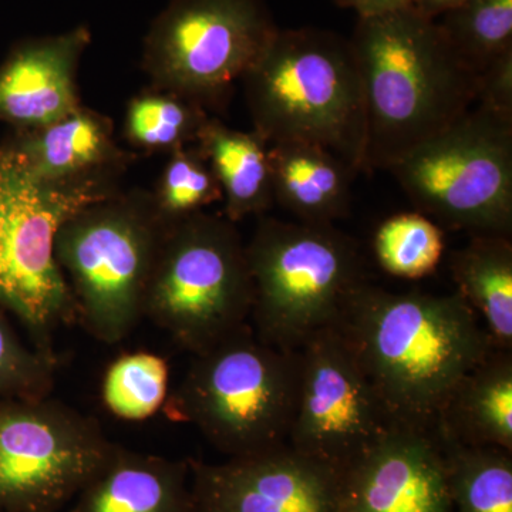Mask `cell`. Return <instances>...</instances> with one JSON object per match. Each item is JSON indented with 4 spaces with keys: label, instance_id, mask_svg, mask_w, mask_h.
Instances as JSON below:
<instances>
[{
    "label": "cell",
    "instance_id": "cell-1",
    "mask_svg": "<svg viewBox=\"0 0 512 512\" xmlns=\"http://www.w3.org/2000/svg\"><path fill=\"white\" fill-rule=\"evenodd\" d=\"M333 328L393 423L413 429L433 431L457 383L495 349L457 292L396 293L362 282Z\"/></svg>",
    "mask_w": 512,
    "mask_h": 512
},
{
    "label": "cell",
    "instance_id": "cell-2",
    "mask_svg": "<svg viewBox=\"0 0 512 512\" xmlns=\"http://www.w3.org/2000/svg\"><path fill=\"white\" fill-rule=\"evenodd\" d=\"M349 42L365 97L363 171L389 170L476 106V74L419 10L359 18Z\"/></svg>",
    "mask_w": 512,
    "mask_h": 512
},
{
    "label": "cell",
    "instance_id": "cell-3",
    "mask_svg": "<svg viewBox=\"0 0 512 512\" xmlns=\"http://www.w3.org/2000/svg\"><path fill=\"white\" fill-rule=\"evenodd\" d=\"M241 83L254 131L268 144H315L365 170V97L349 40L278 29Z\"/></svg>",
    "mask_w": 512,
    "mask_h": 512
},
{
    "label": "cell",
    "instance_id": "cell-4",
    "mask_svg": "<svg viewBox=\"0 0 512 512\" xmlns=\"http://www.w3.org/2000/svg\"><path fill=\"white\" fill-rule=\"evenodd\" d=\"M151 192L117 191L57 229L55 258L76 319L100 342L126 339L144 318L151 272L167 232Z\"/></svg>",
    "mask_w": 512,
    "mask_h": 512
},
{
    "label": "cell",
    "instance_id": "cell-5",
    "mask_svg": "<svg viewBox=\"0 0 512 512\" xmlns=\"http://www.w3.org/2000/svg\"><path fill=\"white\" fill-rule=\"evenodd\" d=\"M299 376V350L268 345L248 323L194 356L165 410L229 458L251 456L288 444Z\"/></svg>",
    "mask_w": 512,
    "mask_h": 512
},
{
    "label": "cell",
    "instance_id": "cell-6",
    "mask_svg": "<svg viewBox=\"0 0 512 512\" xmlns=\"http://www.w3.org/2000/svg\"><path fill=\"white\" fill-rule=\"evenodd\" d=\"M254 285V332L268 345L299 350L335 325L350 293L365 282L352 238L335 225L259 217L247 244Z\"/></svg>",
    "mask_w": 512,
    "mask_h": 512
},
{
    "label": "cell",
    "instance_id": "cell-7",
    "mask_svg": "<svg viewBox=\"0 0 512 512\" xmlns=\"http://www.w3.org/2000/svg\"><path fill=\"white\" fill-rule=\"evenodd\" d=\"M252 303L247 244L234 222L202 211L167 229L144 318L195 356L247 326Z\"/></svg>",
    "mask_w": 512,
    "mask_h": 512
},
{
    "label": "cell",
    "instance_id": "cell-8",
    "mask_svg": "<svg viewBox=\"0 0 512 512\" xmlns=\"http://www.w3.org/2000/svg\"><path fill=\"white\" fill-rule=\"evenodd\" d=\"M387 171L430 220L511 237L512 119L476 104Z\"/></svg>",
    "mask_w": 512,
    "mask_h": 512
},
{
    "label": "cell",
    "instance_id": "cell-9",
    "mask_svg": "<svg viewBox=\"0 0 512 512\" xmlns=\"http://www.w3.org/2000/svg\"><path fill=\"white\" fill-rule=\"evenodd\" d=\"M104 185H49L0 146V306L42 339L76 319L55 258L57 229L73 212L116 194Z\"/></svg>",
    "mask_w": 512,
    "mask_h": 512
},
{
    "label": "cell",
    "instance_id": "cell-10",
    "mask_svg": "<svg viewBox=\"0 0 512 512\" xmlns=\"http://www.w3.org/2000/svg\"><path fill=\"white\" fill-rule=\"evenodd\" d=\"M278 26L264 0H171L144 40L151 87L217 109Z\"/></svg>",
    "mask_w": 512,
    "mask_h": 512
},
{
    "label": "cell",
    "instance_id": "cell-11",
    "mask_svg": "<svg viewBox=\"0 0 512 512\" xmlns=\"http://www.w3.org/2000/svg\"><path fill=\"white\" fill-rule=\"evenodd\" d=\"M111 443L96 420L49 399L0 400V512H57Z\"/></svg>",
    "mask_w": 512,
    "mask_h": 512
},
{
    "label": "cell",
    "instance_id": "cell-12",
    "mask_svg": "<svg viewBox=\"0 0 512 512\" xmlns=\"http://www.w3.org/2000/svg\"><path fill=\"white\" fill-rule=\"evenodd\" d=\"M299 360L288 446L343 474L394 423L333 326L315 333L299 349Z\"/></svg>",
    "mask_w": 512,
    "mask_h": 512
},
{
    "label": "cell",
    "instance_id": "cell-13",
    "mask_svg": "<svg viewBox=\"0 0 512 512\" xmlns=\"http://www.w3.org/2000/svg\"><path fill=\"white\" fill-rule=\"evenodd\" d=\"M194 512H339L343 474L292 447L190 461Z\"/></svg>",
    "mask_w": 512,
    "mask_h": 512
},
{
    "label": "cell",
    "instance_id": "cell-14",
    "mask_svg": "<svg viewBox=\"0 0 512 512\" xmlns=\"http://www.w3.org/2000/svg\"><path fill=\"white\" fill-rule=\"evenodd\" d=\"M339 512H456L433 431L394 424L343 473Z\"/></svg>",
    "mask_w": 512,
    "mask_h": 512
},
{
    "label": "cell",
    "instance_id": "cell-15",
    "mask_svg": "<svg viewBox=\"0 0 512 512\" xmlns=\"http://www.w3.org/2000/svg\"><path fill=\"white\" fill-rule=\"evenodd\" d=\"M92 33L84 25L25 40L0 66V123L36 130L82 106L77 69Z\"/></svg>",
    "mask_w": 512,
    "mask_h": 512
},
{
    "label": "cell",
    "instance_id": "cell-16",
    "mask_svg": "<svg viewBox=\"0 0 512 512\" xmlns=\"http://www.w3.org/2000/svg\"><path fill=\"white\" fill-rule=\"evenodd\" d=\"M3 147L37 181L119 188L131 157L114 138L109 117L82 106L49 126L15 131Z\"/></svg>",
    "mask_w": 512,
    "mask_h": 512
},
{
    "label": "cell",
    "instance_id": "cell-17",
    "mask_svg": "<svg viewBox=\"0 0 512 512\" xmlns=\"http://www.w3.org/2000/svg\"><path fill=\"white\" fill-rule=\"evenodd\" d=\"M72 512H194L190 461L137 453L113 444Z\"/></svg>",
    "mask_w": 512,
    "mask_h": 512
},
{
    "label": "cell",
    "instance_id": "cell-18",
    "mask_svg": "<svg viewBox=\"0 0 512 512\" xmlns=\"http://www.w3.org/2000/svg\"><path fill=\"white\" fill-rule=\"evenodd\" d=\"M439 443L497 447L512 453V355L494 349L471 369L441 407Z\"/></svg>",
    "mask_w": 512,
    "mask_h": 512
},
{
    "label": "cell",
    "instance_id": "cell-19",
    "mask_svg": "<svg viewBox=\"0 0 512 512\" xmlns=\"http://www.w3.org/2000/svg\"><path fill=\"white\" fill-rule=\"evenodd\" d=\"M274 200L305 224L335 225L348 217L356 171L315 144H269Z\"/></svg>",
    "mask_w": 512,
    "mask_h": 512
},
{
    "label": "cell",
    "instance_id": "cell-20",
    "mask_svg": "<svg viewBox=\"0 0 512 512\" xmlns=\"http://www.w3.org/2000/svg\"><path fill=\"white\" fill-rule=\"evenodd\" d=\"M195 146L220 184L229 221L261 217L274 205L269 144L256 131L235 130L210 117Z\"/></svg>",
    "mask_w": 512,
    "mask_h": 512
},
{
    "label": "cell",
    "instance_id": "cell-21",
    "mask_svg": "<svg viewBox=\"0 0 512 512\" xmlns=\"http://www.w3.org/2000/svg\"><path fill=\"white\" fill-rule=\"evenodd\" d=\"M456 292L483 323L495 349L512 348V242L474 234L451 258Z\"/></svg>",
    "mask_w": 512,
    "mask_h": 512
},
{
    "label": "cell",
    "instance_id": "cell-22",
    "mask_svg": "<svg viewBox=\"0 0 512 512\" xmlns=\"http://www.w3.org/2000/svg\"><path fill=\"white\" fill-rule=\"evenodd\" d=\"M210 116L194 101L150 87L127 104L124 138L134 150L171 154L197 143Z\"/></svg>",
    "mask_w": 512,
    "mask_h": 512
},
{
    "label": "cell",
    "instance_id": "cell-23",
    "mask_svg": "<svg viewBox=\"0 0 512 512\" xmlns=\"http://www.w3.org/2000/svg\"><path fill=\"white\" fill-rule=\"evenodd\" d=\"M440 446L451 500L458 512H512L510 451L453 443Z\"/></svg>",
    "mask_w": 512,
    "mask_h": 512
},
{
    "label": "cell",
    "instance_id": "cell-24",
    "mask_svg": "<svg viewBox=\"0 0 512 512\" xmlns=\"http://www.w3.org/2000/svg\"><path fill=\"white\" fill-rule=\"evenodd\" d=\"M436 22L454 55L476 76L512 49V0H468Z\"/></svg>",
    "mask_w": 512,
    "mask_h": 512
},
{
    "label": "cell",
    "instance_id": "cell-25",
    "mask_svg": "<svg viewBox=\"0 0 512 512\" xmlns=\"http://www.w3.org/2000/svg\"><path fill=\"white\" fill-rule=\"evenodd\" d=\"M373 252L389 275L412 281L426 278L443 258V229L419 211L402 212L379 225Z\"/></svg>",
    "mask_w": 512,
    "mask_h": 512
},
{
    "label": "cell",
    "instance_id": "cell-26",
    "mask_svg": "<svg viewBox=\"0 0 512 512\" xmlns=\"http://www.w3.org/2000/svg\"><path fill=\"white\" fill-rule=\"evenodd\" d=\"M168 377L163 357L147 352L121 356L104 376V406L119 419L146 420L167 402Z\"/></svg>",
    "mask_w": 512,
    "mask_h": 512
},
{
    "label": "cell",
    "instance_id": "cell-27",
    "mask_svg": "<svg viewBox=\"0 0 512 512\" xmlns=\"http://www.w3.org/2000/svg\"><path fill=\"white\" fill-rule=\"evenodd\" d=\"M151 198L161 220L171 227L221 201L222 191L200 148L192 144L168 154Z\"/></svg>",
    "mask_w": 512,
    "mask_h": 512
},
{
    "label": "cell",
    "instance_id": "cell-28",
    "mask_svg": "<svg viewBox=\"0 0 512 512\" xmlns=\"http://www.w3.org/2000/svg\"><path fill=\"white\" fill-rule=\"evenodd\" d=\"M55 377L50 352L30 350L0 316V397L42 399L49 396Z\"/></svg>",
    "mask_w": 512,
    "mask_h": 512
},
{
    "label": "cell",
    "instance_id": "cell-29",
    "mask_svg": "<svg viewBox=\"0 0 512 512\" xmlns=\"http://www.w3.org/2000/svg\"><path fill=\"white\" fill-rule=\"evenodd\" d=\"M476 104L512 119V49L478 74Z\"/></svg>",
    "mask_w": 512,
    "mask_h": 512
},
{
    "label": "cell",
    "instance_id": "cell-30",
    "mask_svg": "<svg viewBox=\"0 0 512 512\" xmlns=\"http://www.w3.org/2000/svg\"><path fill=\"white\" fill-rule=\"evenodd\" d=\"M339 6L355 10L359 18L387 15L399 10L416 8L417 0H333Z\"/></svg>",
    "mask_w": 512,
    "mask_h": 512
},
{
    "label": "cell",
    "instance_id": "cell-31",
    "mask_svg": "<svg viewBox=\"0 0 512 512\" xmlns=\"http://www.w3.org/2000/svg\"><path fill=\"white\" fill-rule=\"evenodd\" d=\"M468 0H417L416 8L430 19H439L451 10L460 8Z\"/></svg>",
    "mask_w": 512,
    "mask_h": 512
}]
</instances>
